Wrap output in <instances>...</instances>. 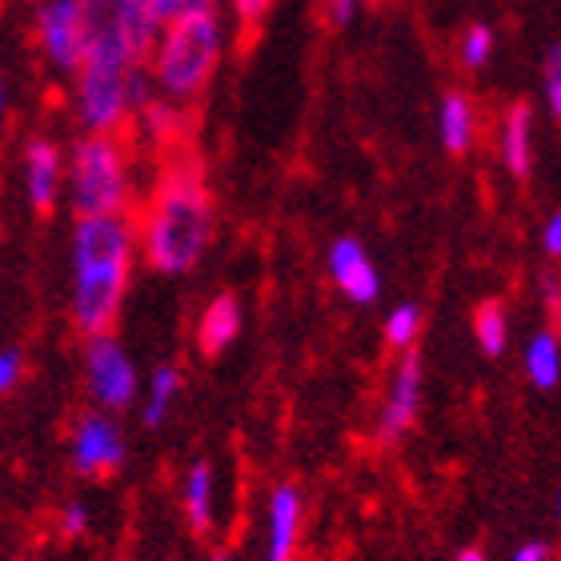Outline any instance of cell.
I'll return each instance as SVG.
<instances>
[{
	"label": "cell",
	"mask_w": 561,
	"mask_h": 561,
	"mask_svg": "<svg viewBox=\"0 0 561 561\" xmlns=\"http://www.w3.org/2000/svg\"><path fill=\"white\" fill-rule=\"evenodd\" d=\"M157 181L149 209L140 217V249L157 273L185 277L205 257L213 233V201L205 188V164L193 149L173 145Z\"/></svg>",
	"instance_id": "cell-1"
},
{
	"label": "cell",
	"mask_w": 561,
	"mask_h": 561,
	"mask_svg": "<svg viewBox=\"0 0 561 561\" xmlns=\"http://www.w3.org/2000/svg\"><path fill=\"white\" fill-rule=\"evenodd\" d=\"M133 249H137V225L129 213H108V217H81L72 233V325L84 337H101L117 325L121 301L129 289Z\"/></svg>",
	"instance_id": "cell-2"
},
{
	"label": "cell",
	"mask_w": 561,
	"mask_h": 561,
	"mask_svg": "<svg viewBox=\"0 0 561 561\" xmlns=\"http://www.w3.org/2000/svg\"><path fill=\"white\" fill-rule=\"evenodd\" d=\"M221 48L225 24L217 9L188 12V16L169 21L149 53L152 89L173 105H188V101L205 96L213 72L221 65Z\"/></svg>",
	"instance_id": "cell-3"
},
{
	"label": "cell",
	"mask_w": 561,
	"mask_h": 561,
	"mask_svg": "<svg viewBox=\"0 0 561 561\" xmlns=\"http://www.w3.org/2000/svg\"><path fill=\"white\" fill-rule=\"evenodd\" d=\"M137 60L121 45L113 24L89 16V45L77 65V117L89 133H121L133 117L129 72Z\"/></svg>",
	"instance_id": "cell-4"
},
{
	"label": "cell",
	"mask_w": 561,
	"mask_h": 561,
	"mask_svg": "<svg viewBox=\"0 0 561 561\" xmlns=\"http://www.w3.org/2000/svg\"><path fill=\"white\" fill-rule=\"evenodd\" d=\"M133 201L129 149L121 133H89L72 149V209L77 217L125 213Z\"/></svg>",
	"instance_id": "cell-5"
},
{
	"label": "cell",
	"mask_w": 561,
	"mask_h": 561,
	"mask_svg": "<svg viewBox=\"0 0 561 561\" xmlns=\"http://www.w3.org/2000/svg\"><path fill=\"white\" fill-rule=\"evenodd\" d=\"M36 41L45 48L48 65L60 72H77L89 45V9L84 0H45L36 9Z\"/></svg>",
	"instance_id": "cell-6"
},
{
	"label": "cell",
	"mask_w": 561,
	"mask_h": 561,
	"mask_svg": "<svg viewBox=\"0 0 561 561\" xmlns=\"http://www.w3.org/2000/svg\"><path fill=\"white\" fill-rule=\"evenodd\" d=\"M84 369H89V389L101 410H129L137 398V369L108 333L89 337Z\"/></svg>",
	"instance_id": "cell-7"
},
{
	"label": "cell",
	"mask_w": 561,
	"mask_h": 561,
	"mask_svg": "<svg viewBox=\"0 0 561 561\" xmlns=\"http://www.w3.org/2000/svg\"><path fill=\"white\" fill-rule=\"evenodd\" d=\"M72 461L89 478L113 473L125 461V433L117 430V421L105 417V413H89L77 425V437H72Z\"/></svg>",
	"instance_id": "cell-8"
},
{
	"label": "cell",
	"mask_w": 561,
	"mask_h": 561,
	"mask_svg": "<svg viewBox=\"0 0 561 561\" xmlns=\"http://www.w3.org/2000/svg\"><path fill=\"white\" fill-rule=\"evenodd\" d=\"M421 405V357L413 350H405V357L393 369V381H389V398L381 421H377V442L393 445L401 433L410 430L413 417H417Z\"/></svg>",
	"instance_id": "cell-9"
},
{
	"label": "cell",
	"mask_w": 561,
	"mask_h": 561,
	"mask_svg": "<svg viewBox=\"0 0 561 561\" xmlns=\"http://www.w3.org/2000/svg\"><path fill=\"white\" fill-rule=\"evenodd\" d=\"M329 273L337 280V289L357 305H374L381 297V277H377L374 261L365 253L362 241H353V237H341L333 241L329 249Z\"/></svg>",
	"instance_id": "cell-10"
},
{
	"label": "cell",
	"mask_w": 561,
	"mask_h": 561,
	"mask_svg": "<svg viewBox=\"0 0 561 561\" xmlns=\"http://www.w3.org/2000/svg\"><path fill=\"white\" fill-rule=\"evenodd\" d=\"M24 185H28V201L33 209L45 217V213L57 209V193H60V149L53 140L36 137L24 152Z\"/></svg>",
	"instance_id": "cell-11"
},
{
	"label": "cell",
	"mask_w": 561,
	"mask_h": 561,
	"mask_svg": "<svg viewBox=\"0 0 561 561\" xmlns=\"http://www.w3.org/2000/svg\"><path fill=\"white\" fill-rule=\"evenodd\" d=\"M301 517L305 502L297 485H277L270 502V558L265 561H289L301 538Z\"/></svg>",
	"instance_id": "cell-12"
},
{
	"label": "cell",
	"mask_w": 561,
	"mask_h": 561,
	"mask_svg": "<svg viewBox=\"0 0 561 561\" xmlns=\"http://www.w3.org/2000/svg\"><path fill=\"white\" fill-rule=\"evenodd\" d=\"M502 161L517 181H526L534 173V108H529V101H514V105L505 108Z\"/></svg>",
	"instance_id": "cell-13"
},
{
	"label": "cell",
	"mask_w": 561,
	"mask_h": 561,
	"mask_svg": "<svg viewBox=\"0 0 561 561\" xmlns=\"http://www.w3.org/2000/svg\"><path fill=\"white\" fill-rule=\"evenodd\" d=\"M237 333H241V301H237L233 293H221V297H213L209 309L201 313V325H197L201 353L217 357L225 345H233Z\"/></svg>",
	"instance_id": "cell-14"
},
{
	"label": "cell",
	"mask_w": 561,
	"mask_h": 561,
	"mask_svg": "<svg viewBox=\"0 0 561 561\" xmlns=\"http://www.w3.org/2000/svg\"><path fill=\"white\" fill-rule=\"evenodd\" d=\"M437 129H442V145L454 157H466L478 140V108L466 93H445L442 113H437Z\"/></svg>",
	"instance_id": "cell-15"
},
{
	"label": "cell",
	"mask_w": 561,
	"mask_h": 561,
	"mask_svg": "<svg viewBox=\"0 0 561 561\" xmlns=\"http://www.w3.org/2000/svg\"><path fill=\"white\" fill-rule=\"evenodd\" d=\"M185 517L197 534H209V526H213V469H209V461H197V466L188 469Z\"/></svg>",
	"instance_id": "cell-16"
},
{
	"label": "cell",
	"mask_w": 561,
	"mask_h": 561,
	"mask_svg": "<svg viewBox=\"0 0 561 561\" xmlns=\"http://www.w3.org/2000/svg\"><path fill=\"white\" fill-rule=\"evenodd\" d=\"M137 117H140V129L149 133L161 149H173L176 140H181V105H173V101L149 96V101L137 108Z\"/></svg>",
	"instance_id": "cell-17"
},
{
	"label": "cell",
	"mask_w": 561,
	"mask_h": 561,
	"mask_svg": "<svg viewBox=\"0 0 561 561\" xmlns=\"http://www.w3.org/2000/svg\"><path fill=\"white\" fill-rule=\"evenodd\" d=\"M526 374L529 381L538 389H553L561 377V350H558V333H538V337L529 341V353H526Z\"/></svg>",
	"instance_id": "cell-18"
},
{
	"label": "cell",
	"mask_w": 561,
	"mask_h": 561,
	"mask_svg": "<svg viewBox=\"0 0 561 561\" xmlns=\"http://www.w3.org/2000/svg\"><path fill=\"white\" fill-rule=\"evenodd\" d=\"M473 333H478V345L485 357H502L505 345H510V321H505L502 301L478 305V313H473Z\"/></svg>",
	"instance_id": "cell-19"
},
{
	"label": "cell",
	"mask_w": 561,
	"mask_h": 561,
	"mask_svg": "<svg viewBox=\"0 0 561 561\" xmlns=\"http://www.w3.org/2000/svg\"><path fill=\"white\" fill-rule=\"evenodd\" d=\"M176 389H181V374L176 369H157L152 374V386H149V401H145V425L149 430H157V425H164V417H169V410H173V398Z\"/></svg>",
	"instance_id": "cell-20"
},
{
	"label": "cell",
	"mask_w": 561,
	"mask_h": 561,
	"mask_svg": "<svg viewBox=\"0 0 561 561\" xmlns=\"http://www.w3.org/2000/svg\"><path fill=\"white\" fill-rule=\"evenodd\" d=\"M421 333V309L417 305H398L386 317V341L393 350H413V341Z\"/></svg>",
	"instance_id": "cell-21"
},
{
	"label": "cell",
	"mask_w": 561,
	"mask_h": 561,
	"mask_svg": "<svg viewBox=\"0 0 561 561\" xmlns=\"http://www.w3.org/2000/svg\"><path fill=\"white\" fill-rule=\"evenodd\" d=\"M457 53H461V65H466V69H481V65H490V57H493V28L490 24H469L466 36H461V45H457Z\"/></svg>",
	"instance_id": "cell-22"
},
{
	"label": "cell",
	"mask_w": 561,
	"mask_h": 561,
	"mask_svg": "<svg viewBox=\"0 0 561 561\" xmlns=\"http://www.w3.org/2000/svg\"><path fill=\"white\" fill-rule=\"evenodd\" d=\"M546 105L553 117H561V48L553 45L546 53Z\"/></svg>",
	"instance_id": "cell-23"
},
{
	"label": "cell",
	"mask_w": 561,
	"mask_h": 561,
	"mask_svg": "<svg viewBox=\"0 0 561 561\" xmlns=\"http://www.w3.org/2000/svg\"><path fill=\"white\" fill-rule=\"evenodd\" d=\"M270 9H273V0H233V16L245 33H257V24L270 16Z\"/></svg>",
	"instance_id": "cell-24"
},
{
	"label": "cell",
	"mask_w": 561,
	"mask_h": 561,
	"mask_svg": "<svg viewBox=\"0 0 561 561\" xmlns=\"http://www.w3.org/2000/svg\"><path fill=\"white\" fill-rule=\"evenodd\" d=\"M16 381H21V353L4 350V353H0V398H4Z\"/></svg>",
	"instance_id": "cell-25"
},
{
	"label": "cell",
	"mask_w": 561,
	"mask_h": 561,
	"mask_svg": "<svg viewBox=\"0 0 561 561\" xmlns=\"http://www.w3.org/2000/svg\"><path fill=\"white\" fill-rule=\"evenodd\" d=\"M60 529H65V538H81L84 529H89V510L81 502H72L60 517Z\"/></svg>",
	"instance_id": "cell-26"
},
{
	"label": "cell",
	"mask_w": 561,
	"mask_h": 561,
	"mask_svg": "<svg viewBox=\"0 0 561 561\" xmlns=\"http://www.w3.org/2000/svg\"><path fill=\"white\" fill-rule=\"evenodd\" d=\"M362 0H325V21L329 24H350Z\"/></svg>",
	"instance_id": "cell-27"
},
{
	"label": "cell",
	"mask_w": 561,
	"mask_h": 561,
	"mask_svg": "<svg viewBox=\"0 0 561 561\" xmlns=\"http://www.w3.org/2000/svg\"><path fill=\"white\" fill-rule=\"evenodd\" d=\"M541 245H546V253L550 257H558L561 253V217L553 213L550 221H546V229H541Z\"/></svg>",
	"instance_id": "cell-28"
},
{
	"label": "cell",
	"mask_w": 561,
	"mask_h": 561,
	"mask_svg": "<svg viewBox=\"0 0 561 561\" xmlns=\"http://www.w3.org/2000/svg\"><path fill=\"white\" fill-rule=\"evenodd\" d=\"M514 561H550V546L546 541H529L514 553Z\"/></svg>",
	"instance_id": "cell-29"
},
{
	"label": "cell",
	"mask_w": 561,
	"mask_h": 561,
	"mask_svg": "<svg viewBox=\"0 0 561 561\" xmlns=\"http://www.w3.org/2000/svg\"><path fill=\"white\" fill-rule=\"evenodd\" d=\"M117 4H121V0H84V9L93 12V16H101V12H113Z\"/></svg>",
	"instance_id": "cell-30"
},
{
	"label": "cell",
	"mask_w": 561,
	"mask_h": 561,
	"mask_svg": "<svg viewBox=\"0 0 561 561\" xmlns=\"http://www.w3.org/2000/svg\"><path fill=\"white\" fill-rule=\"evenodd\" d=\"M457 561H485V553H481V550H461V553H457Z\"/></svg>",
	"instance_id": "cell-31"
},
{
	"label": "cell",
	"mask_w": 561,
	"mask_h": 561,
	"mask_svg": "<svg viewBox=\"0 0 561 561\" xmlns=\"http://www.w3.org/2000/svg\"><path fill=\"white\" fill-rule=\"evenodd\" d=\"M213 561H229V553H225V550H217V553H213Z\"/></svg>",
	"instance_id": "cell-32"
},
{
	"label": "cell",
	"mask_w": 561,
	"mask_h": 561,
	"mask_svg": "<svg viewBox=\"0 0 561 561\" xmlns=\"http://www.w3.org/2000/svg\"><path fill=\"white\" fill-rule=\"evenodd\" d=\"M0 113H4V84H0Z\"/></svg>",
	"instance_id": "cell-33"
},
{
	"label": "cell",
	"mask_w": 561,
	"mask_h": 561,
	"mask_svg": "<svg viewBox=\"0 0 561 561\" xmlns=\"http://www.w3.org/2000/svg\"><path fill=\"white\" fill-rule=\"evenodd\" d=\"M365 4H381V0H365Z\"/></svg>",
	"instance_id": "cell-34"
}]
</instances>
